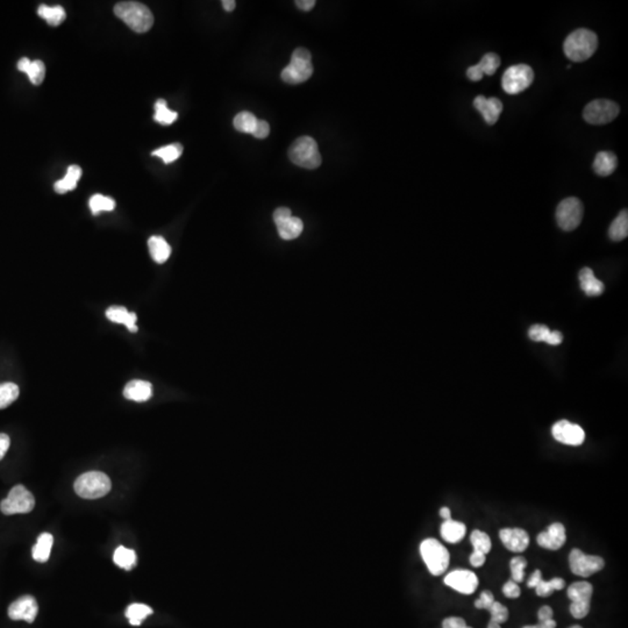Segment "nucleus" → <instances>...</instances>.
<instances>
[{"label":"nucleus","instance_id":"49530a36","mask_svg":"<svg viewBox=\"0 0 628 628\" xmlns=\"http://www.w3.org/2000/svg\"><path fill=\"white\" fill-rule=\"evenodd\" d=\"M503 592L508 598H518L521 591H520V588H519L517 583L513 582V581H508L503 586Z\"/></svg>","mask_w":628,"mask_h":628},{"label":"nucleus","instance_id":"6e6d98bb","mask_svg":"<svg viewBox=\"0 0 628 628\" xmlns=\"http://www.w3.org/2000/svg\"><path fill=\"white\" fill-rule=\"evenodd\" d=\"M223 8H225V11L232 12L234 11V8L237 6V3L234 1V0H223Z\"/></svg>","mask_w":628,"mask_h":628},{"label":"nucleus","instance_id":"37998d69","mask_svg":"<svg viewBox=\"0 0 628 628\" xmlns=\"http://www.w3.org/2000/svg\"><path fill=\"white\" fill-rule=\"evenodd\" d=\"M549 336H551V331H549L547 326L544 325L532 326L530 331H528V336L535 343H540V341L547 343Z\"/></svg>","mask_w":628,"mask_h":628},{"label":"nucleus","instance_id":"ea45409f","mask_svg":"<svg viewBox=\"0 0 628 628\" xmlns=\"http://www.w3.org/2000/svg\"><path fill=\"white\" fill-rule=\"evenodd\" d=\"M470 541L473 544V551H480L487 555L491 551L490 537L482 531L475 530L470 535Z\"/></svg>","mask_w":628,"mask_h":628},{"label":"nucleus","instance_id":"f03ea898","mask_svg":"<svg viewBox=\"0 0 628 628\" xmlns=\"http://www.w3.org/2000/svg\"><path fill=\"white\" fill-rule=\"evenodd\" d=\"M597 47L598 38L596 33L581 29L568 36L563 45V49L569 60L572 62H584L596 53Z\"/></svg>","mask_w":628,"mask_h":628},{"label":"nucleus","instance_id":"9d476101","mask_svg":"<svg viewBox=\"0 0 628 628\" xmlns=\"http://www.w3.org/2000/svg\"><path fill=\"white\" fill-rule=\"evenodd\" d=\"M36 506V499L31 491L27 490L24 485H15L8 498L1 501L0 510L6 515H24L33 511Z\"/></svg>","mask_w":628,"mask_h":628},{"label":"nucleus","instance_id":"0eeeda50","mask_svg":"<svg viewBox=\"0 0 628 628\" xmlns=\"http://www.w3.org/2000/svg\"><path fill=\"white\" fill-rule=\"evenodd\" d=\"M533 81V69L527 64H517L505 70L501 86L508 95H518L530 88Z\"/></svg>","mask_w":628,"mask_h":628},{"label":"nucleus","instance_id":"f257e3e1","mask_svg":"<svg viewBox=\"0 0 628 628\" xmlns=\"http://www.w3.org/2000/svg\"><path fill=\"white\" fill-rule=\"evenodd\" d=\"M114 15L136 33L148 32L154 25V15L146 5L138 1H123L116 5Z\"/></svg>","mask_w":628,"mask_h":628},{"label":"nucleus","instance_id":"e433bc0d","mask_svg":"<svg viewBox=\"0 0 628 628\" xmlns=\"http://www.w3.org/2000/svg\"><path fill=\"white\" fill-rule=\"evenodd\" d=\"M88 205H90V208H91L92 214L97 216V214L104 212V211H109V212L113 211L114 207H116V201L112 198L107 197V196L95 194V196H92L90 198Z\"/></svg>","mask_w":628,"mask_h":628},{"label":"nucleus","instance_id":"4be33fe9","mask_svg":"<svg viewBox=\"0 0 628 628\" xmlns=\"http://www.w3.org/2000/svg\"><path fill=\"white\" fill-rule=\"evenodd\" d=\"M18 69L27 74L29 81L34 85L42 84L46 77V67L42 61H31L27 57H24L18 62Z\"/></svg>","mask_w":628,"mask_h":628},{"label":"nucleus","instance_id":"bf43d9fd","mask_svg":"<svg viewBox=\"0 0 628 628\" xmlns=\"http://www.w3.org/2000/svg\"><path fill=\"white\" fill-rule=\"evenodd\" d=\"M487 628H501V625L494 622V621H490L489 625H487Z\"/></svg>","mask_w":628,"mask_h":628},{"label":"nucleus","instance_id":"a878e982","mask_svg":"<svg viewBox=\"0 0 628 628\" xmlns=\"http://www.w3.org/2000/svg\"><path fill=\"white\" fill-rule=\"evenodd\" d=\"M149 251L156 263L163 265L171 255V247L162 237H152L148 240Z\"/></svg>","mask_w":628,"mask_h":628},{"label":"nucleus","instance_id":"dca6fc26","mask_svg":"<svg viewBox=\"0 0 628 628\" xmlns=\"http://www.w3.org/2000/svg\"><path fill=\"white\" fill-rule=\"evenodd\" d=\"M473 107L476 109L487 125H494L503 112V102L496 97L485 98L484 95H477L473 99Z\"/></svg>","mask_w":628,"mask_h":628},{"label":"nucleus","instance_id":"423d86ee","mask_svg":"<svg viewBox=\"0 0 628 628\" xmlns=\"http://www.w3.org/2000/svg\"><path fill=\"white\" fill-rule=\"evenodd\" d=\"M421 558L433 576H440L448 569L449 551L435 539H426L421 544Z\"/></svg>","mask_w":628,"mask_h":628},{"label":"nucleus","instance_id":"c85d7f7f","mask_svg":"<svg viewBox=\"0 0 628 628\" xmlns=\"http://www.w3.org/2000/svg\"><path fill=\"white\" fill-rule=\"evenodd\" d=\"M54 537L52 534L43 533L38 537V542L33 547L32 555L33 558L36 562L45 563L49 560L50 551L53 547Z\"/></svg>","mask_w":628,"mask_h":628},{"label":"nucleus","instance_id":"4c0bfd02","mask_svg":"<svg viewBox=\"0 0 628 628\" xmlns=\"http://www.w3.org/2000/svg\"><path fill=\"white\" fill-rule=\"evenodd\" d=\"M18 385L15 383L0 384V409H6L15 402L19 397Z\"/></svg>","mask_w":628,"mask_h":628},{"label":"nucleus","instance_id":"7c9ffc66","mask_svg":"<svg viewBox=\"0 0 628 628\" xmlns=\"http://www.w3.org/2000/svg\"><path fill=\"white\" fill-rule=\"evenodd\" d=\"M609 235L612 241H622L628 235V212L622 210L619 216L611 223Z\"/></svg>","mask_w":628,"mask_h":628},{"label":"nucleus","instance_id":"20e7f679","mask_svg":"<svg viewBox=\"0 0 628 628\" xmlns=\"http://www.w3.org/2000/svg\"><path fill=\"white\" fill-rule=\"evenodd\" d=\"M289 157L296 166L304 169H317L322 164L318 145L310 136H301L293 142L289 149Z\"/></svg>","mask_w":628,"mask_h":628},{"label":"nucleus","instance_id":"f8f14e48","mask_svg":"<svg viewBox=\"0 0 628 628\" xmlns=\"http://www.w3.org/2000/svg\"><path fill=\"white\" fill-rule=\"evenodd\" d=\"M569 565L572 574L581 577H590L605 567V561L600 556L586 555L575 548L569 555Z\"/></svg>","mask_w":628,"mask_h":628},{"label":"nucleus","instance_id":"cd10ccee","mask_svg":"<svg viewBox=\"0 0 628 628\" xmlns=\"http://www.w3.org/2000/svg\"><path fill=\"white\" fill-rule=\"evenodd\" d=\"M81 177V166H70L68 168L67 175L64 176L63 180H57L54 189L57 194H67L69 191H72L77 187L78 180Z\"/></svg>","mask_w":628,"mask_h":628},{"label":"nucleus","instance_id":"39448f33","mask_svg":"<svg viewBox=\"0 0 628 628\" xmlns=\"http://www.w3.org/2000/svg\"><path fill=\"white\" fill-rule=\"evenodd\" d=\"M312 56L305 48H297L293 52L291 62L282 71V79L288 84H300L306 81L313 74Z\"/></svg>","mask_w":628,"mask_h":628},{"label":"nucleus","instance_id":"a211bd4d","mask_svg":"<svg viewBox=\"0 0 628 628\" xmlns=\"http://www.w3.org/2000/svg\"><path fill=\"white\" fill-rule=\"evenodd\" d=\"M565 526L560 522H555L537 537V544L549 551H558L565 544Z\"/></svg>","mask_w":628,"mask_h":628},{"label":"nucleus","instance_id":"a18cd8bd","mask_svg":"<svg viewBox=\"0 0 628 628\" xmlns=\"http://www.w3.org/2000/svg\"><path fill=\"white\" fill-rule=\"evenodd\" d=\"M442 628H471L466 625V620L460 617H449L442 622Z\"/></svg>","mask_w":628,"mask_h":628},{"label":"nucleus","instance_id":"58836bf2","mask_svg":"<svg viewBox=\"0 0 628 628\" xmlns=\"http://www.w3.org/2000/svg\"><path fill=\"white\" fill-rule=\"evenodd\" d=\"M182 152H183V146L180 143H173V145L156 149L152 152V156H157L159 159H162L163 162L166 164H169V163L176 161L177 159H180Z\"/></svg>","mask_w":628,"mask_h":628},{"label":"nucleus","instance_id":"6e6552de","mask_svg":"<svg viewBox=\"0 0 628 628\" xmlns=\"http://www.w3.org/2000/svg\"><path fill=\"white\" fill-rule=\"evenodd\" d=\"M620 107L617 102L609 99H596L589 102L583 111V118L588 124H610L618 117Z\"/></svg>","mask_w":628,"mask_h":628},{"label":"nucleus","instance_id":"4468645a","mask_svg":"<svg viewBox=\"0 0 628 628\" xmlns=\"http://www.w3.org/2000/svg\"><path fill=\"white\" fill-rule=\"evenodd\" d=\"M38 612H39L38 602L34 597L29 595L20 597L8 607V617L11 618L12 620L27 621L29 624L34 622Z\"/></svg>","mask_w":628,"mask_h":628},{"label":"nucleus","instance_id":"09e8293b","mask_svg":"<svg viewBox=\"0 0 628 628\" xmlns=\"http://www.w3.org/2000/svg\"><path fill=\"white\" fill-rule=\"evenodd\" d=\"M292 214H291V211H290L288 207H279L276 210L275 213H274V221H275L276 226L278 225V223H283V221H285V220L291 218Z\"/></svg>","mask_w":628,"mask_h":628},{"label":"nucleus","instance_id":"5fc2aeb1","mask_svg":"<svg viewBox=\"0 0 628 628\" xmlns=\"http://www.w3.org/2000/svg\"><path fill=\"white\" fill-rule=\"evenodd\" d=\"M562 340H563V336H562L561 333L558 332V331H554V332H551L547 343L548 345H551V346H558V345H561Z\"/></svg>","mask_w":628,"mask_h":628},{"label":"nucleus","instance_id":"3c124183","mask_svg":"<svg viewBox=\"0 0 628 628\" xmlns=\"http://www.w3.org/2000/svg\"><path fill=\"white\" fill-rule=\"evenodd\" d=\"M11 445V440L8 434L0 433V460L4 459L5 454L8 453Z\"/></svg>","mask_w":628,"mask_h":628},{"label":"nucleus","instance_id":"2f4dec72","mask_svg":"<svg viewBox=\"0 0 628 628\" xmlns=\"http://www.w3.org/2000/svg\"><path fill=\"white\" fill-rule=\"evenodd\" d=\"M38 15H39L41 18L45 19L50 26L61 25V24L65 20V18H67V15H65L64 8H61V6L49 8V6H47V5H41L39 10H38Z\"/></svg>","mask_w":628,"mask_h":628},{"label":"nucleus","instance_id":"393cba45","mask_svg":"<svg viewBox=\"0 0 628 628\" xmlns=\"http://www.w3.org/2000/svg\"><path fill=\"white\" fill-rule=\"evenodd\" d=\"M618 159L613 152H599L597 154L595 162H593V170L597 175L602 177L610 176L614 173V170L617 169Z\"/></svg>","mask_w":628,"mask_h":628},{"label":"nucleus","instance_id":"052dcab7","mask_svg":"<svg viewBox=\"0 0 628 628\" xmlns=\"http://www.w3.org/2000/svg\"><path fill=\"white\" fill-rule=\"evenodd\" d=\"M522 628H540L539 625H528V626H524Z\"/></svg>","mask_w":628,"mask_h":628},{"label":"nucleus","instance_id":"7ed1b4c3","mask_svg":"<svg viewBox=\"0 0 628 628\" xmlns=\"http://www.w3.org/2000/svg\"><path fill=\"white\" fill-rule=\"evenodd\" d=\"M112 483L107 473L100 471L85 473L74 480V492L84 499H98L107 496Z\"/></svg>","mask_w":628,"mask_h":628},{"label":"nucleus","instance_id":"f704fd0d","mask_svg":"<svg viewBox=\"0 0 628 628\" xmlns=\"http://www.w3.org/2000/svg\"><path fill=\"white\" fill-rule=\"evenodd\" d=\"M113 561L118 567L125 570H131L136 565V554L134 551L120 546L114 551Z\"/></svg>","mask_w":628,"mask_h":628},{"label":"nucleus","instance_id":"9b49d317","mask_svg":"<svg viewBox=\"0 0 628 628\" xmlns=\"http://www.w3.org/2000/svg\"><path fill=\"white\" fill-rule=\"evenodd\" d=\"M592 592V586L588 582L572 583V586H569L567 595L569 599L572 600L570 613L572 617L583 619L589 614Z\"/></svg>","mask_w":628,"mask_h":628},{"label":"nucleus","instance_id":"bb28decb","mask_svg":"<svg viewBox=\"0 0 628 628\" xmlns=\"http://www.w3.org/2000/svg\"><path fill=\"white\" fill-rule=\"evenodd\" d=\"M466 527L463 522L448 520L441 525V537L449 544H457L466 537Z\"/></svg>","mask_w":628,"mask_h":628},{"label":"nucleus","instance_id":"5701e85b","mask_svg":"<svg viewBox=\"0 0 628 628\" xmlns=\"http://www.w3.org/2000/svg\"><path fill=\"white\" fill-rule=\"evenodd\" d=\"M107 317L111 322L116 324H123L126 326L132 333L138 332L136 327V314L134 312H128L124 306H112L107 311Z\"/></svg>","mask_w":628,"mask_h":628},{"label":"nucleus","instance_id":"c756f323","mask_svg":"<svg viewBox=\"0 0 628 628\" xmlns=\"http://www.w3.org/2000/svg\"><path fill=\"white\" fill-rule=\"evenodd\" d=\"M279 237L283 240H293L299 237L304 230V223L299 218L291 217L289 219L277 225Z\"/></svg>","mask_w":628,"mask_h":628},{"label":"nucleus","instance_id":"c9c22d12","mask_svg":"<svg viewBox=\"0 0 628 628\" xmlns=\"http://www.w3.org/2000/svg\"><path fill=\"white\" fill-rule=\"evenodd\" d=\"M177 117H178V114L177 112H173V111H170L166 107V102L164 99H159L155 104V116H154V120L156 123H159V124L164 125V126H168V125H171L177 120Z\"/></svg>","mask_w":628,"mask_h":628},{"label":"nucleus","instance_id":"4d7b16f0","mask_svg":"<svg viewBox=\"0 0 628 628\" xmlns=\"http://www.w3.org/2000/svg\"><path fill=\"white\" fill-rule=\"evenodd\" d=\"M440 517H441L445 521H448V520H452V513H450V510L448 508H442L440 510Z\"/></svg>","mask_w":628,"mask_h":628},{"label":"nucleus","instance_id":"412c9836","mask_svg":"<svg viewBox=\"0 0 628 628\" xmlns=\"http://www.w3.org/2000/svg\"><path fill=\"white\" fill-rule=\"evenodd\" d=\"M124 395L133 402H147L152 398V385L147 381L135 379L125 386Z\"/></svg>","mask_w":628,"mask_h":628},{"label":"nucleus","instance_id":"2eb2a0df","mask_svg":"<svg viewBox=\"0 0 628 628\" xmlns=\"http://www.w3.org/2000/svg\"><path fill=\"white\" fill-rule=\"evenodd\" d=\"M445 584L463 595H471L478 586L477 576L470 570H454L445 577Z\"/></svg>","mask_w":628,"mask_h":628},{"label":"nucleus","instance_id":"864d4df0","mask_svg":"<svg viewBox=\"0 0 628 628\" xmlns=\"http://www.w3.org/2000/svg\"><path fill=\"white\" fill-rule=\"evenodd\" d=\"M297 8L303 10V11H311L315 5V0H297Z\"/></svg>","mask_w":628,"mask_h":628},{"label":"nucleus","instance_id":"13d9d810","mask_svg":"<svg viewBox=\"0 0 628 628\" xmlns=\"http://www.w3.org/2000/svg\"><path fill=\"white\" fill-rule=\"evenodd\" d=\"M539 626L540 628H555L556 627V622H555L554 619H549V620L544 621H539Z\"/></svg>","mask_w":628,"mask_h":628},{"label":"nucleus","instance_id":"f3484780","mask_svg":"<svg viewBox=\"0 0 628 628\" xmlns=\"http://www.w3.org/2000/svg\"><path fill=\"white\" fill-rule=\"evenodd\" d=\"M499 537L505 547L513 553H522L530 544L528 534L521 528H504L499 532Z\"/></svg>","mask_w":628,"mask_h":628},{"label":"nucleus","instance_id":"1a4fd4ad","mask_svg":"<svg viewBox=\"0 0 628 628\" xmlns=\"http://www.w3.org/2000/svg\"><path fill=\"white\" fill-rule=\"evenodd\" d=\"M584 206L579 198H565L556 208V221L561 230L570 232L581 225Z\"/></svg>","mask_w":628,"mask_h":628},{"label":"nucleus","instance_id":"473e14b6","mask_svg":"<svg viewBox=\"0 0 628 628\" xmlns=\"http://www.w3.org/2000/svg\"><path fill=\"white\" fill-rule=\"evenodd\" d=\"M125 614L132 626H140L146 618L152 614V610L146 604H132Z\"/></svg>","mask_w":628,"mask_h":628},{"label":"nucleus","instance_id":"a19ab883","mask_svg":"<svg viewBox=\"0 0 628 628\" xmlns=\"http://www.w3.org/2000/svg\"><path fill=\"white\" fill-rule=\"evenodd\" d=\"M527 567V560L522 556L513 558L510 562V568L512 572V581L515 583H521L525 579V568Z\"/></svg>","mask_w":628,"mask_h":628},{"label":"nucleus","instance_id":"de8ad7c7","mask_svg":"<svg viewBox=\"0 0 628 628\" xmlns=\"http://www.w3.org/2000/svg\"><path fill=\"white\" fill-rule=\"evenodd\" d=\"M269 133H270V126H269L268 123L265 120H258L256 127L253 132V135H254L255 138L265 139L268 136Z\"/></svg>","mask_w":628,"mask_h":628},{"label":"nucleus","instance_id":"b1692460","mask_svg":"<svg viewBox=\"0 0 628 628\" xmlns=\"http://www.w3.org/2000/svg\"><path fill=\"white\" fill-rule=\"evenodd\" d=\"M579 277L581 289L584 291L586 296H600L604 292L605 286H604L603 283L600 282L599 279L596 278V276H595L591 269L583 268L579 272Z\"/></svg>","mask_w":628,"mask_h":628},{"label":"nucleus","instance_id":"c03bdc74","mask_svg":"<svg viewBox=\"0 0 628 628\" xmlns=\"http://www.w3.org/2000/svg\"><path fill=\"white\" fill-rule=\"evenodd\" d=\"M494 603V595L490 591H483L480 593V597L475 602V607L480 610H489L491 605Z\"/></svg>","mask_w":628,"mask_h":628},{"label":"nucleus","instance_id":"79ce46f5","mask_svg":"<svg viewBox=\"0 0 628 628\" xmlns=\"http://www.w3.org/2000/svg\"><path fill=\"white\" fill-rule=\"evenodd\" d=\"M487 611L491 614L490 621H494V622L501 625L506 622V620L508 619V609L503 604L498 603L496 600H494V603L491 605L490 609Z\"/></svg>","mask_w":628,"mask_h":628},{"label":"nucleus","instance_id":"680f3d73","mask_svg":"<svg viewBox=\"0 0 628 628\" xmlns=\"http://www.w3.org/2000/svg\"><path fill=\"white\" fill-rule=\"evenodd\" d=\"M569 628H583V627H581V626H579V625H575V626H572V627H569Z\"/></svg>","mask_w":628,"mask_h":628},{"label":"nucleus","instance_id":"ddd939ff","mask_svg":"<svg viewBox=\"0 0 628 628\" xmlns=\"http://www.w3.org/2000/svg\"><path fill=\"white\" fill-rule=\"evenodd\" d=\"M551 434L556 441L563 445L581 446L586 440L583 428L568 421H558L551 428Z\"/></svg>","mask_w":628,"mask_h":628},{"label":"nucleus","instance_id":"8fccbe9b","mask_svg":"<svg viewBox=\"0 0 628 628\" xmlns=\"http://www.w3.org/2000/svg\"><path fill=\"white\" fill-rule=\"evenodd\" d=\"M487 555L480 553V551H473V554L470 555V565L475 568H480L487 561Z\"/></svg>","mask_w":628,"mask_h":628},{"label":"nucleus","instance_id":"6ab92c4d","mask_svg":"<svg viewBox=\"0 0 628 628\" xmlns=\"http://www.w3.org/2000/svg\"><path fill=\"white\" fill-rule=\"evenodd\" d=\"M501 65V58L497 54L487 53L482 57L480 63L466 69V76L470 81H478L483 78L484 74L491 76L497 71Z\"/></svg>","mask_w":628,"mask_h":628},{"label":"nucleus","instance_id":"72a5a7b5","mask_svg":"<svg viewBox=\"0 0 628 628\" xmlns=\"http://www.w3.org/2000/svg\"><path fill=\"white\" fill-rule=\"evenodd\" d=\"M258 121V119L255 117L254 114L244 111L235 116L233 124L237 131L244 133V134H253Z\"/></svg>","mask_w":628,"mask_h":628},{"label":"nucleus","instance_id":"aec40b11","mask_svg":"<svg viewBox=\"0 0 628 628\" xmlns=\"http://www.w3.org/2000/svg\"><path fill=\"white\" fill-rule=\"evenodd\" d=\"M565 579H560V577H555L551 581H544L541 570H535L531 575L530 579L527 582V586L528 588H534L535 592L539 597L551 596L553 591L562 590L565 588Z\"/></svg>","mask_w":628,"mask_h":628},{"label":"nucleus","instance_id":"603ef678","mask_svg":"<svg viewBox=\"0 0 628 628\" xmlns=\"http://www.w3.org/2000/svg\"><path fill=\"white\" fill-rule=\"evenodd\" d=\"M553 615H554V612H553V609L551 606H542L541 607L539 612H537V618H539V621H544L549 620V619H553Z\"/></svg>","mask_w":628,"mask_h":628}]
</instances>
